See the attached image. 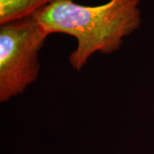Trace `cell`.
<instances>
[{"instance_id": "cell-2", "label": "cell", "mask_w": 154, "mask_h": 154, "mask_svg": "<svg viewBox=\"0 0 154 154\" xmlns=\"http://www.w3.org/2000/svg\"><path fill=\"white\" fill-rule=\"evenodd\" d=\"M49 34L33 17L0 25V101L24 92L38 79L39 51Z\"/></svg>"}, {"instance_id": "cell-1", "label": "cell", "mask_w": 154, "mask_h": 154, "mask_svg": "<svg viewBox=\"0 0 154 154\" xmlns=\"http://www.w3.org/2000/svg\"><path fill=\"white\" fill-rule=\"evenodd\" d=\"M140 0H109L104 5H80L73 0H56L33 16L49 34H66L77 41L69 57L81 71L94 53L111 54L120 49L124 38L139 28Z\"/></svg>"}, {"instance_id": "cell-3", "label": "cell", "mask_w": 154, "mask_h": 154, "mask_svg": "<svg viewBox=\"0 0 154 154\" xmlns=\"http://www.w3.org/2000/svg\"><path fill=\"white\" fill-rule=\"evenodd\" d=\"M56 0H0V25L32 17Z\"/></svg>"}]
</instances>
